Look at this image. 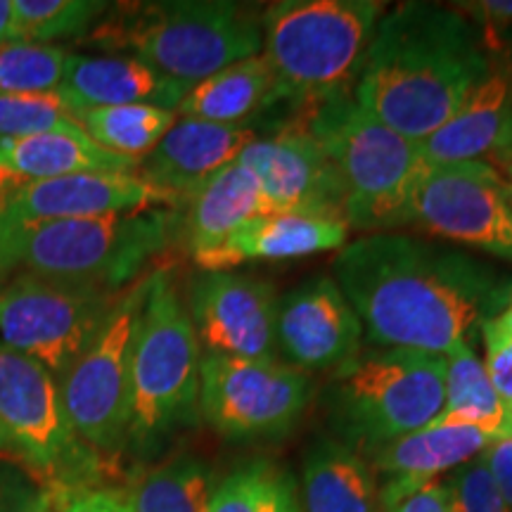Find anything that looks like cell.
Listing matches in <instances>:
<instances>
[{
  "label": "cell",
  "instance_id": "cell-35",
  "mask_svg": "<svg viewBox=\"0 0 512 512\" xmlns=\"http://www.w3.org/2000/svg\"><path fill=\"white\" fill-rule=\"evenodd\" d=\"M484 337V368L491 377L496 394L512 411V339H503L482 330Z\"/></svg>",
  "mask_w": 512,
  "mask_h": 512
},
{
  "label": "cell",
  "instance_id": "cell-2",
  "mask_svg": "<svg viewBox=\"0 0 512 512\" xmlns=\"http://www.w3.org/2000/svg\"><path fill=\"white\" fill-rule=\"evenodd\" d=\"M491 67L470 19L453 5L413 0L380 17L354 98L420 143L458 112Z\"/></svg>",
  "mask_w": 512,
  "mask_h": 512
},
{
  "label": "cell",
  "instance_id": "cell-46",
  "mask_svg": "<svg viewBox=\"0 0 512 512\" xmlns=\"http://www.w3.org/2000/svg\"><path fill=\"white\" fill-rule=\"evenodd\" d=\"M0 451H3V441H0Z\"/></svg>",
  "mask_w": 512,
  "mask_h": 512
},
{
  "label": "cell",
  "instance_id": "cell-10",
  "mask_svg": "<svg viewBox=\"0 0 512 512\" xmlns=\"http://www.w3.org/2000/svg\"><path fill=\"white\" fill-rule=\"evenodd\" d=\"M0 441L12 448L36 479L64 496L86 477L93 451L76 437L64 413L57 377L0 342Z\"/></svg>",
  "mask_w": 512,
  "mask_h": 512
},
{
  "label": "cell",
  "instance_id": "cell-25",
  "mask_svg": "<svg viewBox=\"0 0 512 512\" xmlns=\"http://www.w3.org/2000/svg\"><path fill=\"white\" fill-rule=\"evenodd\" d=\"M304 512H382L377 472L335 437L313 441L302 467Z\"/></svg>",
  "mask_w": 512,
  "mask_h": 512
},
{
  "label": "cell",
  "instance_id": "cell-17",
  "mask_svg": "<svg viewBox=\"0 0 512 512\" xmlns=\"http://www.w3.org/2000/svg\"><path fill=\"white\" fill-rule=\"evenodd\" d=\"M176 204L138 174H74L27 181L0 214L17 221H81Z\"/></svg>",
  "mask_w": 512,
  "mask_h": 512
},
{
  "label": "cell",
  "instance_id": "cell-5",
  "mask_svg": "<svg viewBox=\"0 0 512 512\" xmlns=\"http://www.w3.org/2000/svg\"><path fill=\"white\" fill-rule=\"evenodd\" d=\"M380 0H280L261 17L264 50L280 100L316 110L354 95L375 27Z\"/></svg>",
  "mask_w": 512,
  "mask_h": 512
},
{
  "label": "cell",
  "instance_id": "cell-8",
  "mask_svg": "<svg viewBox=\"0 0 512 512\" xmlns=\"http://www.w3.org/2000/svg\"><path fill=\"white\" fill-rule=\"evenodd\" d=\"M200 339L169 273H150V285L131 351V434L155 441L200 411Z\"/></svg>",
  "mask_w": 512,
  "mask_h": 512
},
{
  "label": "cell",
  "instance_id": "cell-1",
  "mask_svg": "<svg viewBox=\"0 0 512 512\" xmlns=\"http://www.w3.org/2000/svg\"><path fill=\"white\" fill-rule=\"evenodd\" d=\"M332 278L370 344L430 356L475 344L510 294L491 266L399 230L347 242L332 261Z\"/></svg>",
  "mask_w": 512,
  "mask_h": 512
},
{
  "label": "cell",
  "instance_id": "cell-15",
  "mask_svg": "<svg viewBox=\"0 0 512 512\" xmlns=\"http://www.w3.org/2000/svg\"><path fill=\"white\" fill-rule=\"evenodd\" d=\"M278 297L264 278L204 271L190 290L188 313L209 356L275 358Z\"/></svg>",
  "mask_w": 512,
  "mask_h": 512
},
{
  "label": "cell",
  "instance_id": "cell-24",
  "mask_svg": "<svg viewBox=\"0 0 512 512\" xmlns=\"http://www.w3.org/2000/svg\"><path fill=\"white\" fill-rule=\"evenodd\" d=\"M183 204V238L195 261L221 247L249 219L268 211L259 181L238 159L207 178Z\"/></svg>",
  "mask_w": 512,
  "mask_h": 512
},
{
  "label": "cell",
  "instance_id": "cell-40",
  "mask_svg": "<svg viewBox=\"0 0 512 512\" xmlns=\"http://www.w3.org/2000/svg\"><path fill=\"white\" fill-rule=\"evenodd\" d=\"M482 330L489 332V335L512 339V290L508 294V299H505L503 309L498 311L491 320H486V323L482 325Z\"/></svg>",
  "mask_w": 512,
  "mask_h": 512
},
{
  "label": "cell",
  "instance_id": "cell-7",
  "mask_svg": "<svg viewBox=\"0 0 512 512\" xmlns=\"http://www.w3.org/2000/svg\"><path fill=\"white\" fill-rule=\"evenodd\" d=\"M342 444L370 458L444 411V358L406 349L358 351L335 370L325 394Z\"/></svg>",
  "mask_w": 512,
  "mask_h": 512
},
{
  "label": "cell",
  "instance_id": "cell-16",
  "mask_svg": "<svg viewBox=\"0 0 512 512\" xmlns=\"http://www.w3.org/2000/svg\"><path fill=\"white\" fill-rule=\"evenodd\" d=\"M363 325L332 275L306 280L278 299L275 349L287 366L328 370L351 361L363 344Z\"/></svg>",
  "mask_w": 512,
  "mask_h": 512
},
{
  "label": "cell",
  "instance_id": "cell-3",
  "mask_svg": "<svg viewBox=\"0 0 512 512\" xmlns=\"http://www.w3.org/2000/svg\"><path fill=\"white\" fill-rule=\"evenodd\" d=\"M261 17L256 5L233 0L119 3L95 24L91 41L190 88L230 64L261 55Z\"/></svg>",
  "mask_w": 512,
  "mask_h": 512
},
{
  "label": "cell",
  "instance_id": "cell-29",
  "mask_svg": "<svg viewBox=\"0 0 512 512\" xmlns=\"http://www.w3.org/2000/svg\"><path fill=\"white\" fill-rule=\"evenodd\" d=\"M209 512H304L290 472L268 460H254L214 486Z\"/></svg>",
  "mask_w": 512,
  "mask_h": 512
},
{
  "label": "cell",
  "instance_id": "cell-31",
  "mask_svg": "<svg viewBox=\"0 0 512 512\" xmlns=\"http://www.w3.org/2000/svg\"><path fill=\"white\" fill-rule=\"evenodd\" d=\"M107 10L110 3L100 0H12V38L48 46L57 38L81 36Z\"/></svg>",
  "mask_w": 512,
  "mask_h": 512
},
{
  "label": "cell",
  "instance_id": "cell-26",
  "mask_svg": "<svg viewBox=\"0 0 512 512\" xmlns=\"http://www.w3.org/2000/svg\"><path fill=\"white\" fill-rule=\"evenodd\" d=\"M275 102H280L275 74L261 53L190 86L185 98L178 102L176 114L181 119L247 126L249 119Z\"/></svg>",
  "mask_w": 512,
  "mask_h": 512
},
{
  "label": "cell",
  "instance_id": "cell-43",
  "mask_svg": "<svg viewBox=\"0 0 512 512\" xmlns=\"http://www.w3.org/2000/svg\"><path fill=\"white\" fill-rule=\"evenodd\" d=\"M60 494H55V491H43L41 496H38V501L34 503V508L29 512H53L55 508V501H60Z\"/></svg>",
  "mask_w": 512,
  "mask_h": 512
},
{
  "label": "cell",
  "instance_id": "cell-14",
  "mask_svg": "<svg viewBox=\"0 0 512 512\" xmlns=\"http://www.w3.org/2000/svg\"><path fill=\"white\" fill-rule=\"evenodd\" d=\"M238 162L256 176L268 211L347 223L342 178L304 124L287 126L271 138H256L240 152Z\"/></svg>",
  "mask_w": 512,
  "mask_h": 512
},
{
  "label": "cell",
  "instance_id": "cell-27",
  "mask_svg": "<svg viewBox=\"0 0 512 512\" xmlns=\"http://www.w3.org/2000/svg\"><path fill=\"white\" fill-rule=\"evenodd\" d=\"M444 358V411L439 422L467 425L489 439L508 437V406L496 394L475 344H460Z\"/></svg>",
  "mask_w": 512,
  "mask_h": 512
},
{
  "label": "cell",
  "instance_id": "cell-33",
  "mask_svg": "<svg viewBox=\"0 0 512 512\" xmlns=\"http://www.w3.org/2000/svg\"><path fill=\"white\" fill-rule=\"evenodd\" d=\"M67 121L76 119L60 91L0 93V140L34 136Z\"/></svg>",
  "mask_w": 512,
  "mask_h": 512
},
{
  "label": "cell",
  "instance_id": "cell-32",
  "mask_svg": "<svg viewBox=\"0 0 512 512\" xmlns=\"http://www.w3.org/2000/svg\"><path fill=\"white\" fill-rule=\"evenodd\" d=\"M69 53L55 46H0V93H50L62 83Z\"/></svg>",
  "mask_w": 512,
  "mask_h": 512
},
{
  "label": "cell",
  "instance_id": "cell-6",
  "mask_svg": "<svg viewBox=\"0 0 512 512\" xmlns=\"http://www.w3.org/2000/svg\"><path fill=\"white\" fill-rule=\"evenodd\" d=\"M304 126L342 178L349 230L368 235L411 226L413 190L425 169L418 143L363 110L354 95L311 110Z\"/></svg>",
  "mask_w": 512,
  "mask_h": 512
},
{
  "label": "cell",
  "instance_id": "cell-42",
  "mask_svg": "<svg viewBox=\"0 0 512 512\" xmlns=\"http://www.w3.org/2000/svg\"><path fill=\"white\" fill-rule=\"evenodd\" d=\"M15 43L12 38V0H0V46Z\"/></svg>",
  "mask_w": 512,
  "mask_h": 512
},
{
  "label": "cell",
  "instance_id": "cell-4",
  "mask_svg": "<svg viewBox=\"0 0 512 512\" xmlns=\"http://www.w3.org/2000/svg\"><path fill=\"white\" fill-rule=\"evenodd\" d=\"M171 211L81 221H17L0 214V273L24 268L57 283L119 292L174 240Z\"/></svg>",
  "mask_w": 512,
  "mask_h": 512
},
{
  "label": "cell",
  "instance_id": "cell-38",
  "mask_svg": "<svg viewBox=\"0 0 512 512\" xmlns=\"http://www.w3.org/2000/svg\"><path fill=\"white\" fill-rule=\"evenodd\" d=\"M384 512H451V508H448L446 486L441 479L425 484L422 489L401 498L399 503H394L392 508H387Z\"/></svg>",
  "mask_w": 512,
  "mask_h": 512
},
{
  "label": "cell",
  "instance_id": "cell-19",
  "mask_svg": "<svg viewBox=\"0 0 512 512\" xmlns=\"http://www.w3.org/2000/svg\"><path fill=\"white\" fill-rule=\"evenodd\" d=\"M259 138L252 126L176 119L155 150L138 162L136 174L183 204L200 185L233 164Z\"/></svg>",
  "mask_w": 512,
  "mask_h": 512
},
{
  "label": "cell",
  "instance_id": "cell-23",
  "mask_svg": "<svg viewBox=\"0 0 512 512\" xmlns=\"http://www.w3.org/2000/svg\"><path fill=\"white\" fill-rule=\"evenodd\" d=\"M0 166L24 181H46L74 174H136L138 162L102 150L76 121H67L34 136L0 140Z\"/></svg>",
  "mask_w": 512,
  "mask_h": 512
},
{
  "label": "cell",
  "instance_id": "cell-36",
  "mask_svg": "<svg viewBox=\"0 0 512 512\" xmlns=\"http://www.w3.org/2000/svg\"><path fill=\"white\" fill-rule=\"evenodd\" d=\"M60 512H133L128 494L112 489L74 491L62 498Z\"/></svg>",
  "mask_w": 512,
  "mask_h": 512
},
{
  "label": "cell",
  "instance_id": "cell-18",
  "mask_svg": "<svg viewBox=\"0 0 512 512\" xmlns=\"http://www.w3.org/2000/svg\"><path fill=\"white\" fill-rule=\"evenodd\" d=\"M427 164H512V69L494 64L458 112L418 143Z\"/></svg>",
  "mask_w": 512,
  "mask_h": 512
},
{
  "label": "cell",
  "instance_id": "cell-39",
  "mask_svg": "<svg viewBox=\"0 0 512 512\" xmlns=\"http://www.w3.org/2000/svg\"><path fill=\"white\" fill-rule=\"evenodd\" d=\"M43 491H34L22 477L0 470V512H29Z\"/></svg>",
  "mask_w": 512,
  "mask_h": 512
},
{
  "label": "cell",
  "instance_id": "cell-13",
  "mask_svg": "<svg viewBox=\"0 0 512 512\" xmlns=\"http://www.w3.org/2000/svg\"><path fill=\"white\" fill-rule=\"evenodd\" d=\"M411 226L512 261V204L489 164H427L415 183Z\"/></svg>",
  "mask_w": 512,
  "mask_h": 512
},
{
  "label": "cell",
  "instance_id": "cell-34",
  "mask_svg": "<svg viewBox=\"0 0 512 512\" xmlns=\"http://www.w3.org/2000/svg\"><path fill=\"white\" fill-rule=\"evenodd\" d=\"M444 486L451 512H510L482 456L456 467Z\"/></svg>",
  "mask_w": 512,
  "mask_h": 512
},
{
  "label": "cell",
  "instance_id": "cell-12",
  "mask_svg": "<svg viewBox=\"0 0 512 512\" xmlns=\"http://www.w3.org/2000/svg\"><path fill=\"white\" fill-rule=\"evenodd\" d=\"M311 396V377L278 358L204 356L200 363V413L226 439L283 437Z\"/></svg>",
  "mask_w": 512,
  "mask_h": 512
},
{
  "label": "cell",
  "instance_id": "cell-41",
  "mask_svg": "<svg viewBox=\"0 0 512 512\" xmlns=\"http://www.w3.org/2000/svg\"><path fill=\"white\" fill-rule=\"evenodd\" d=\"M27 183L24 178H19L17 174H12L10 169H5V166H0V209L8 204V200L15 192L22 188V185Z\"/></svg>",
  "mask_w": 512,
  "mask_h": 512
},
{
  "label": "cell",
  "instance_id": "cell-20",
  "mask_svg": "<svg viewBox=\"0 0 512 512\" xmlns=\"http://www.w3.org/2000/svg\"><path fill=\"white\" fill-rule=\"evenodd\" d=\"M494 439L467 425H448L434 420L418 432L392 441L368 458L375 472L387 475L380 486L382 512L399 503L425 484L437 482L439 475L482 456Z\"/></svg>",
  "mask_w": 512,
  "mask_h": 512
},
{
  "label": "cell",
  "instance_id": "cell-22",
  "mask_svg": "<svg viewBox=\"0 0 512 512\" xmlns=\"http://www.w3.org/2000/svg\"><path fill=\"white\" fill-rule=\"evenodd\" d=\"M57 91L74 114L95 110V107L121 105H155L176 112L178 102L190 88L169 76H162L133 57H88L69 53Z\"/></svg>",
  "mask_w": 512,
  "mask_h": 512
},
{
  "label": "cell",
  "instance_id": "cell-30",
  "mask_svg": "<svg viewBox=\"0 0 512 512\" xmlns=\"http://www.w3.org/2000/svg\"><path fill=\"white\" fill-rule=\"evenodd\" d=\"M214 486L200 460L178 458L147 472L128 494L133 512H209Z\"/></svg>",
  "mask_w": 512,
  "mask_h": 512
},
{
  "label": "cell",
  "instance_id": "cell-37",
  "mask_svg": "<svg viewBox=\"0 0 512 512\" xmlns=\"http://www.w3.org/2000/svg\"><path fill=\"white\" fill-rule=\"evenodd\" d=\"M489 475L494 479L498 494L512 512V437L494 439L482 453Z\"/></svg>",
  "mask_w": 512,
  "mask_h": 512
},
{
  "label": "cell",
  "instance_id": "cell-28",
  "mask_svg": "<svg viewBox=\"0 0 512 512\" xmlns=\"http://www.w3.org/2000/svg\"><path fill=\"white\" fill-rule=\"evenodd\" d=\"M178 114L155 105L95 107L74 114L86 136L112 155L136 159L155 150L164 133L176 124Z\"/></svg>",
  "mask_w": 512,
  "mask_h": 512
},
{
  "label": "cell",
  "instance_id": "cell-9",
  "mask_svg": "<svg viewBox=\"0 0 512 512\" xmlns=\"http://www.w3.org/2000/svg\"><path fill=\"white\" fill-rule=\"evenodd\" d=\"M150 275L133 283L98 335L60 377L64 413L91 451H119L131 434V351Z\"/></svg>",
  "mask_w": 512,
  "mask_h": 512
},
{
  "label": "cell",
  "instance_id": "cell-21",
  "mask_svg": "<svg viewBox=\"0 0 512 512\" xmlns=\"http://www.w3.org/2000/svg\"><path fill=\"white\" fill-rule=\"evenodd\" d=\"M349 226L339 219L309 214H266L254 216L245 226L195 264L202 271H235L261 261H292L320 252H339L347 245Z\"/></svg>",
  "mask_w": 512,
  "mask_h": 512
},
{
  "label": "cell",
  "instance_id": "cell-44",
  "mask_svg": "<svg viewBox=\"0 0 512 512\" xmlns=\"http://www.w3.org/2000/svg\"><path fill=\"white\" fill-rule=\"evenodd\" d=\"M501 176H503L505 190H508V200H510V204H512V164H505V166H503Z\"/></svg>",
  "mask_w": 512,
  "mask_h": 512
},
{
  "label": "cell",
  "instance_id": "cell-45",
  "mask_svg": "<svg viewBox=\"0 0 512 512\" xmlns=\"http://www.w3.org/2000/svg\"><path fill=\"white\" fill-rule=\"evenodd\" d=\"M508 437H512V411H510V418H508Z\"/></svg>",
  "mask_w": 512,
  "mask_h": 512
},
{
  "label": "cell",
  "instance_id": "cell-11",
  "mask_svg": "<svg viewBox=\"0 0 512 512\" xmlns=\"http://www.w3.org/2000/svg\"><path fill=\"white\" fill-rule=\"evenodd\" d=\"M119 292L24 273L0 287V342L62 377L98 335Z\"/></svg>",
  "mask_w": 512,
  "mask_h": 512
}]
</instances>
